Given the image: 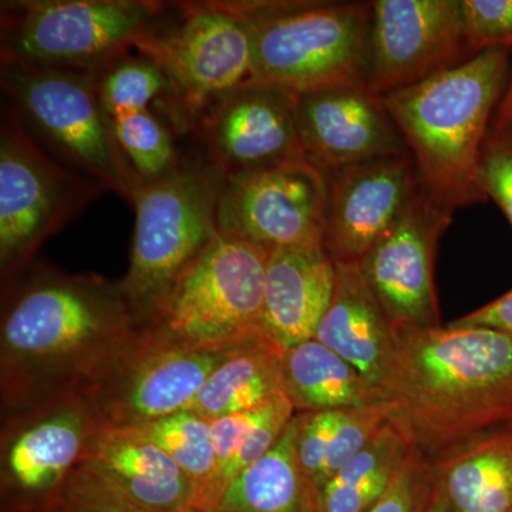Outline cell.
Returning a JSON list of instances; mask_svg holds the SVG:
<instances>
[{
    "label": "cell",
    "instance_id": "23",
    "mask_svg": "<svg viewBox=\"0 0 512 512\" xmlns=\"http://www.w3.org/2000/svg\"><path fill=\"white\" fill-rule=\"evenodd\" d=\"M198 512H319L318 488L296 456L293 419L261 461L242 471Z\"/></svg>",
    "mask_w": 512,
    "mask_h": 512
},
{
    "label": "cell",
    "instance_id": "4",
    "mask_svg": "<svg viewBox=\"0 0 512 512\" xmlns=\"http://www.w3.org/2000/svg\"><path fill=\"white\" fill-rule=\"evenodd\" d=\"M248 20L254 82L295 93L366 86L372 2L232 3Z\"/></svg>",
    "mask_w": 512,
    "mask_h": 512
},
{
    "label": "cell",
    "instance_id": "34",
    "mask_svg": "<svg viewBox=\"0 0 512 512\" xmlns=\"http://www.w3.org/2000/svg\"><path fill=\"white\" fill-rule=\"evenodd\" d=\"M57 504L74 512H156L131 503L83 464L64 487Z\"/></svg>",
    "mask_w": 512,
    "mask_h": 512
},
{
    "label": "cell",
    "instance_id": "24",
    "mask_svg": "<svg viewBox=\"0 0 512 512\" xmlns=\"http://www.w3.org/2000/svg\"><path fill=\"white\" fill-rule=\"evenodd\" d=\"M285 394L295 414L383 403L382 393L338 353L309 339L285 350Z\"/></svg>",
    "mask_w": 512,
    "mask_h": 512
},
{
    "label": "cell",
    "instance_id": "20",
    "mask_svg": "<svg viewBox=\"0 0 512 512\" xmlns=\"http://www.w3.org/2000/svg\"><path fill=\"white\" fill-rule=\"evenodd\" d=\"M336 284V262L323 245L272 249L266 265L264 326L286 350L315 338Z\"/></svg>",
    "mask_w": 512,
    "mask_h": 512
},
{
    "label": "cell",
    "instance_id": "30",
    "mask_svg": "<svg viewBox=\"0 0 512 512\" xmlns=\"http://www.w3.org/2000/svg\"><path fill=\"white\" fill-rule=\"evenodd\" d=\"M121 153L140 183L163 178L180 164L173 134L150 110L113 120Z\"/></svg>",
    "mask_w": 512,
    "mask_h": 512
},
{
    "label": "cell",
    "instance_id": "13",
    "mask_svg": "<svg viewBox=\"0 0 512 512\" xmlns=\"http://www.w3.org/2000/svg\"><path fill=\"white\" fill-rule=\"evenodd\" d=\"M232 350L191 348L143 326L84 396L106 426H144L190 410Z\"/></svg>",
    "mask_w": 512,
    "mask_h": 512
},
{
    "label": "cell",
    "instance_id": "21",
    "mask_svg": "<svg viewBox=\"0 0 512 512\" xmlns=\"http://www.w3.org/2000/svg\"><path fill=\"white\" fill-rule=\"evenodd\" d=\"M313 339L338 353L382 390L396 356V330L359 264L336 262L335 291Z\"/></svg>",
    "mask_w": 512,
    "mask_h": 512
},
{
    "label": "cell",
    "instance_id": "2",
    "mask_svg": "<svg viewBox=\"0 0 512 512\" xmlns=\"http://www.w3.org/2000/svg\"><path fill=\"white\" fill-rule=\"evenodd\" d=\"M390 421L427 464L512 427V338L478 326L396 330Z\"/></svg>",
    "mask_w": 512,
    "mask_h": 512
},
{
    "label": "cell",
    "instance_id": "35",
    "mask_svg": "<svg viewBox=\"0 0 512 512\" xmlns=\"http://www.w3.org/2000/svg\"><path fill=\"white\" fill-rule=\"evenodd\" d=\"M451 325L494 329L512 338V289L495 301L454 320Z\"/></svg>",
    "mask_w": 512,
    "mask_h": 512
},
{
    "label": "cell",
    "instance_id": "32",
    "mask_svg": "<svg viewBox=\"0 0 512 512\" xmlns=\"http://www.w3.org/2000/svg\"><path fill=\"white\" fill-rule=\"evenodd\" d=\"M471 52L512 47V0H461Z\"/></svg>",
    "mask_w": 512,
    "mask_h": 512
},
{
    "label": "cell",
    "instance_id": "33",
    "mask_svg": "<svg viewBox=\"0 0 512 512\" xmlns=\"http://www.w3.org/2000/svg\"><path fill=\"white\" fill-rule=\"evenodd\" d=\"M431 500L430 466L412 450L382 500L367 512H427Z\"/></svg>",
    "mask_w": 512,
    "mask_h": 512
},
{
    "label": "cell",
    "instance_id": "31",
    "mask_svg": "<svg viewBox=\"0 0 512 512\" xmlns=\"http://www.w3.org/2000/svg\"><path fill=\"white\" fill-rule=\"evenodd\" d=\"M476 180L485 200H493L512 227V123L491 126L481 148Z\"/></svg>",
    "mask_w": 512,
    "mask_h": 512
},
{
    "label": "cell",
    "instance_id": "26",
    "mask_svg": "<svg viewBox=\"0 0 512 512\" xmlns=\"http://www.w3.org/2000/svg\"><path fill=\"white\" fill-rule=\"evenodd\" d=\"M284 355L271 339L232 350L208 377L190 410L211 421L272 402L285 394Z\"/></svg>",
    "mask_w": 512,
    "mask_h": 512
},
{
    "label": "cell",
    "instance_id": "3",
    "mask_svg": "<svg viewBox=\"0 0 512 512\" xmlns=\"http://www.w3.org/2000/svg\"><path fill=\"white\" fill-rule=\"evenodd\" d=\"M510 73V47H491L382 97L412 154L421 190L444 207L456 211L487 201L478 190L477 165Z\"/></svg>",
    "mask_w": 512,
    "mask_h": 512
},
{
    "label": "cell",
    "instance_id": "16",
    "mask_svg": "<svg viewBox=\"0 0 512 512\" xmlns=\"http://www.w3.org/2000/svg\"><path fill=\"white\" fill-rule=\"evenodd\" d=\"M326 175L323 247L342 264H359L420 190L412 154L375 158Z\"/></svg>",
    "mask_w": 512,
    "mask_h": 512
},
{
    "label": "cell",
    "instance_id": "28",
    "mask_svg": "<svg viewBox=\"0 0 512 512\" xmlns=\"http://www.w3.org/2000/svg\"><path fill=\"white\" fill-rule=\"evenodd\" d=\"M173 458L197 490V503L207 493L217 473V453L211 421L192 410H183L137 427Z\"/></svg>",
    "mask_w": 512,
    "mask_h": 512
},
{
    "label": "cell",
    "instance_id": "19",
    "mask_svg": "<svg viewBox=\"0 0 512 512\" xmlns=\"http://www.w3.org/2000/svg\"><path fill=\"white\" fill-rule=\"evenodd\" d=\"M83 466L147 510L195 512L197 490L190 478L137 427L101 424Z\"/></svg>",
    "mask_w": 512,
    "mask_h": 512
},
{
    "label": "cell",
    "instance_id": "27",
    "mask_svg": "<svg viewBox=\"0 0 512 512\" xmlns=\"http://www.w3.org/2000/svg\"><path fill=\"white\" fill-rule=\"evenodd\" d=\"M412 453L409 440L389 423L319 488V512H367L389 490Z\"/></svg>",
    "mask_w": 512,
    "mask_h": 512
},
{
    "label": "cell",
    "instance_id": "37",
    "mask_svg": "<svg viewBox=\"0 0 512 512\" xmlns=\"http://www.w3.org/2000/svg\"><path fill=\"white\" fill-rule=\"evenodd\" d=\"M427 512H444L443 508L440 507L439 503L436 500H431L429 511Z\"/></svg>",
    "mask_w": 512,
    "mask_h": 512
},
{
    "label": "cell",
    "instance_id": "6",
    "mask_svg": "<svg viewBox=\"0 0 512 512\" xmlns=\"http://www.w3.org/2000/svg\"><path fill=\"white\" fill-rule=\"evenodd\" d=\"M268 249L217 234L158 302L144 326L191 348L229 350L269 339Z\"/></svg>",
    "mask_w": 512,
    "mask_h": 512
},
{
    "label": "cell",
    "instance_id": "9",
    "mask_svg": "<svg viewBox=\"0 0 512 512\" xmlns=\"http://www.w3.org/2000/svg\"><path fill=\"white\" fill-rule=\"evenodd\" d=\"M104 190L60 167L30 136L16 111L0 131V266L3 281L20 275L37 249Z\"/></svg>",
    "mask_w": 512,
    "mask_h": 512
},
{
    "label": "cell",
    "instance_id": "22",
    "mask_svg": "<svg viewBox=\"0 0 512 512\" xmlns=\"http://www.w3.org/2000/svg\"><path fill=\"white\" fill-rule=\"evenodd\" d=\"M429 466L444 512H512V427Z\"/></svg>",
    "mask_w": 512,
    "mask_h": 512
},
{
    "label": "cell",
    "instance_id": "29",
    "mask_svg": "<svg viewBox=\"0 0 512 512\" xmlns=\"http://www.w3.org/2000/svg\"><path fill=\"white\" fill-rule=\"evenodd\" d=\"M101 106L111 120L148 110L158 97H170L164 70L147 56H123L104 67L97 77Z\"/></svg>",
    "mask_w": 512,
    "mask_h": 512
},
{
    "label": "cell",
    "instance_id": "38",
    "mask_svg": "<svg viewBox=\"0 0 512 512\" xmlns=\"http://www.w3.org/2000/svg\"><path fill=\"white\" fill-rule=\"evenodd\" d=\"M45 512H74L72 510H69V508L63 507V505L57 504L55 507L50 508V510H47Z\"/></svg>",
    "mask_w": 512,
    "mask_h": 512
},
{
    "label": "cell",
    "instance_id": "25",
    "mask_svg": "<svg viewBox=\"0 0 512 512\" xmlns=\"http://www.w3.org/2000/svg\"><path fill=\"white\" fill-rule=\"evenodd\" d=\"M386 403L293 416L299 463L315 487H322L389 423Z\"/></svg>",
    "mask_w": 512,
    "mask_h": 512
},
{
    "label": "cell",
    "instance_id": "1",
    "mask_svg": "<svg viewBox=\"0 0 512 512\" xmlns=\"http://www.w3.org/2000/svg\"><path fill=\"white\" fill-rule=\"evenodd\" d=\"M143 326L119 282L35 266L3 305V407L84 396Z\"/></svg>",
    "mask_w": 512,
    "mask_h": 512
},
{
    "label": "cell",
    "instance_id": "10",
    "mask_svg": "<svg viewBox=\"0 0 512 512\" xmlns=\"http://www.w3.org/2000/svg\"><path fill=\"white\" fill-rule=\"evenodd\" d=\"M136 49L164 70L171 99L194 119L254 82L251 28L232 3L190 6L174 28H157Z\"/></svg>",
    "mask_w": 512,
    "mask_h": 512
},
{
    "label": "cell",
    "instance_id": "8",
    "mask_svg": "<svg viewBox=\"0 0 512 512\" xmlns=\"http://www.w3.org/2000/svg\"><path fill=\"white\" fill-rule=\"evenodd\" d=\"M97 72L2 63V89L16 113L80 174L133 201L140 181L121 153L97 92Z\"/></svg>",
    "mask_w": 512,
    "mask_h": 512
},
{
    "label": "cell",
    "instance_id": "7",
    "mask_svg": "<svg viewBox=\"0 0 512 512\" xmlns=\"http://www.w3.org/2000/svg\"><path fill=\"white\" fill-rule=\"evenodd\" d=\"M146 0H35L2 6V63L100 73L158 28Z\"/></svg>",
    "mask_w": 512,
    "mask_h": 512
},
{
    "label": "cell",
    "instance_id": "18",
    "mask_svg": "<svg viewBox=\"0 0 512 512\" xmlns=\"http://www.w3.org/2000/svg\"><path fill=\"white\" fill-rule=\"evenodd\" d=\"M298 93L249 83L204 117L210 157L227 174L306 158L296 119Z\"/></svg>",
    "mask_w": 512,
    "mask_h": 512
},
{
    "label": "cell",
    "instance_id": "5",
    "mask_svg": "<svg viewBox=\"0 0 512 512\" xmlns=\"http://www.w3.org/2000/svg\"><path fill=\"white\" fill-rule=\"evenodd\" d=\"M227 175L208 157L138 184L131 201L136 229L130 266L119 284L143 325L175 279L218 234L217 207Z\"/></svg>",
    "mask_w": 512,
    "mask_h": 512
},
{
    "label": "cell",
    "instance_id": "11",
    "mask_svg": "<svg viewBox=\"0 0 512 512\" xmlns=\"http://www.w3.org/2000/svg\"><path fill=\"white\" fill-rule=\"evenodd\" d=\"M101 420L83 394L9 412L2 430V491L13 512L55 507L82 466Z\"/></svg>",
    "mask_w": 512,
    "mask_h": 512
},
{
    "label": "cell",
    "instance_id": "36",
    "mask_svg": "<svg viewBox=\"0 0 512 512\" xmlns=\"http://www.w3.org/2000/svg\"><path fill=\"white\" fill-rule=\"evenodd\" d=\"M512 123V47H511V73L508 79L507 89L500 104H498L497 111H495L493 127L507 126Z\"/></svg>",
    "mask_w": 512,
    "mask_h": 512
},
{
    "label": "cell",
    "instance_id": "15",
    "mask_svg": "<svg viewBox=\"0 0 512 512\" xmlns=\"http://www.w3.org/2000/svg\"><path fill=\"white\" fill-rule=\"evenodd\" d=\"M453 212L420 187L392 227L359 262L360 272L394 330L441 325L434 258Z\"/></svg>",
    "mask_w": 512,
    "mask_h": 512
},
{
    "label": "cell",
    "instance_id": "17",
    "mask_svg": "<svg viewBox=\"0 0 512 512\" xmlns=\"http://www.w3.org/2000/svg\"><path fill=\"white\" fill-rule=\"evenodd\" d=\"M296 119L306 158L326 174L375 158L410 154L382 97L366 86L299 93Z\"/></svg>",
    "mask_w": 512,
    "mask_h": 512
},
{
    "label": "cell",
    "instance_id": "14",
    "mask_svg": "<svg viewBox=\"0 0 512 512\" xmlns=\"http://www.w3.org/2000/svg\"><path fill=\"white\" fill-rule=\"evenodd\" d=\"M461 0H375L366 52V89H406L473 57Z\"/></svg>",
    "mask_w": 512,
    "mask_h": 512
},
{
    "label": "cell",
    "instance_id": "12",
    "mask_svg": "<svg viewBox=\"0 0 512 512\" xmlns=\"http://www.w3.org/2000/svg\"><path fill=\"white\" fill-rule=\"evenodd\" d=\"M329 181L308 158L227 175L217 232L272 251L323 245Z\"/></svg>",
    "mask_w": 512,
    "mask_h": 512
}]
</instances>
